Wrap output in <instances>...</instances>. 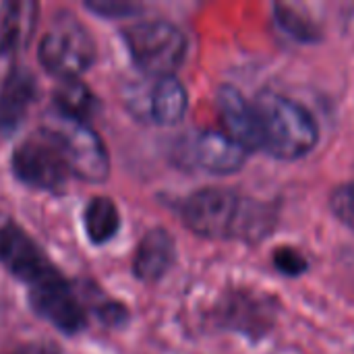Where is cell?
I'll list each match as a JSON object with an SVG mask.
<instances>
[{"label": "cell", "mask_w": 354, "mask_h": 354, "mask_svg": "<svg viewBox=\"0 0 354 354\" xmlns=\"http://www.w3.org/2000/svg\"><path fill=\"white\" fill-rule=\"evenodd\" d=\"M180 218L197 236L255 245L274 232L278 207L226 187H203L183 201Z\"/></svg>", "instance_id": "obj_1"}, {"label": "cell", "mask_w": 354, "mask_h": 354, "mask_svg": "<svg viewBox=\"0 0 354 354\" xmlns=\"http://www.w3.org/2000/svg\"><path fill=\"white\" fill-rule=\"evenodd\" d=\"M251 104L259 151L282 162H297L317 147L319 124L301 102L274 89H261Z\"/></svg>", "instance_id": "obj_2"}, {"label": "cell", "mask_w": 354, "mask_h": 354, "mask_svg": "<svg viewBox=\"0 0 354 354\" xmlns=\"http://www.w3.org/2000/svg\"><path fill=\"white\" fill-rule=\"evenodd\" d=\"M95 56L97 48L89 29L66 10L56 12L37 46L39 64L60 81L79 79L91 68Z\"/></svg>", "instance_id": "obj_3"}, {"label": "cell", "mask_w": 354, "mask_h": 354, "mask_svg": "<svg viewBox=\"0 0 354 354\" xmlns=\"http://www.w3.org/2000/svg\"><path fill=\"white\" fill-rule=\"evenodd\" d=\"M122 39L135 64L160 77H170L187 58V35L183 29L164 19L141 21L122 29Z\"/></svg>", "instance_id": "obj_4"}, {"label": "cell", "mask_w": 354, "mask_h": 354, "mask_svg": "<svg viewBox=\"0 0 354 354\" xmlns=\"http://www.w3.org/2000/svg\"><path fill=\"white\" fill-rule=\"evenodd\" d=\"M10 164L21 183L41 191L60 193L73 176L58 139L46 127L17 145Z\"/></svg>", "instance_id": "obj_5"}, {"label": "cell", "mask_w": 354, "mask_h": 354, "mask_svg": "<svg viewBox=\"0 0 354 354\" xmlns=\"http://www.w3.org/2000/svg\"><path fill=\"white\" fill-rule=\"evenodd\" d=\"M278 297L253 288L226 290L209 311V319L218 330L245 334L253 340L270 334L278 322Z\"/></svg>", "instance_id": "obj_6"}, {"label": "cell", "mask_w": 354, "mask_h": 354, "mask_svg": "<svg viewBox=\"0 0 354 354\" xmlns=\"http://www.w3.org/2000/svg\"><path fill=\"white\" fill-rule=\"evenodd\" d=\"M44 127L58 139L75 178L91 185H100L108 178L110 156L102 137L89 127V122L54 112L50 118H46Z\"/></svg>", "instance_id": "obj_7"}, {"label": "cell", "mask_w": 354, "mask_h": 354, "mask_svg": "<svg viewBox=\"0 0 354 354\" xmlns=\"http://www.w3.org/2000/svg\"><path fill=\"white\" fill-rule=\"evenodd\" d=\"M174 158L187 168H195L216 176H228L245 166L249 151L226 133L191 131L176 141Z\"/></svg>", "instance_id": "obj_8"}, {"label": "cell", "mask_w": 354, "mask_h": 354, "mask_svg": "<svg viewBox=\"0 0 354 354\" xmlns=\"http://www.w3.org/2000/svg\"><path fill=\"white\" fill-rule=\"evenodd\" d=\"M0 263L29 288L62 276L44 249L10 220L0 226Z\"/></svg>", "instance_id": "obj_9"}, {"label": "cell", "mask_w": 354, "mask_h": 354, "mask_svg": "<svg viewBox=\"0 0 354 354\" xmlns=\"http://www.w3.org/2000/svg\"><path fill=\"white\" fill-rule=\"evenodd\" d=\"M29 305L41 319L64 334H79L87 326L83 301L64 276L29 288Z\"/></svg>", "instance_id": "obj_10"}, {"label": "cell", "mask_w": 354, "mask_h": 354, "mask_svg": "<svg viewBox=\"0 0 354 354\" xmlns=\"http://www.w3.org/2000/svg\"><path fill=\"white\" fill-rule=\"evenodd\" d=\"M37 97V81L25 66H10L0 85V135L10 137Z\"/></svg>", "instance_id": "obj_11"}, {"label": "cell", "mask_w": 354, "mask_h": 354, "mask_svg": "<svg viewBox=\"0 0 354 354\" xmlns=\"http://www.w3.org/2000/svg\"><path fill=\"white\" fill-rule=\"evenodd\" d=\"M216 106L226 127V135L232 137L236 143H241L249 153L259 151L257 120L251 100H247L245 93L234 85L224 83L216 91Z\"/></svg>", "instance_id": "obj_12"}, {"label": "cell", "mask_w": 354, "mask_h": 354, "mask_svg": "<svg viewBox=\"0 0 354 354\" xmlns=\"http://www.w3.org/2000/svg\"><path fill=\"white\" fill-rule=\"evenodd\" d=\"M176 261V241L166 228H151L139 241L133 255V274L145 284L162 280Z\"/></svg>", "instance_id": "obj_13"}, {"label": "cell", "mask_w": 354, "mask_h": 354, "mask_svg": "<svg viewBox=\"0 0 354 354\" xmlns=\"http://www.w3.org/2000/svg\"><path fill=\"white\" fill-rule=\"evenodd\" d=\"M37 10L35 2H4L0 6V64L10 60L29 41Z\"/></svg>", "instance_id": "obj_14"}, {"label": "cell", "mask_w": 354, "mask_h": 354, "mask_svg": "<svg viewBox=\"0 0 354 354\" xmlns=\"http://www.w3.org/2000/svg\"><path fill=\"white\" fill-rule=\"evenodd\" d=\"M189 108V93L187 87L174 77H160L151 91L147 93V116L162 124V127H172L178 124Z\"/></svg>", "instance_id": "obj_15"}, {"label": "cell", "mask_w": 354, "mask_h": 354, "mask_svg": "<svg viewBox=\"0 0 354 354\" xmlns=\"http://www.w3.org/2000/svg\"><path fill=\"white\" fill-rule=\"evenodd\" d=\"M54 106L58 114L89 122V118L100 108V100L85 83H81V79H68L60 81L54 89Z\"/></svg>", "instance_id": "obj_16"}, {"label": "cell", "mask_w": 354, "mask_h": 354, "mask_svg": "<svg viewBox=\"0 0 354 354\" xmlns=\"http://www.w3.org/2000/svg\"><path fill=\"white\" fill-rule=\"evenodd\" d=\"M85 234L93 245L110 243L120 230V214L110 197H93L83 212Z\"/></svg>", "instance_id": "obj_17"}, {"label": "cell", "mask_w": 354, "mask_h": 354, "mask_svg": "<svg viewBox=\"0 0 354 354\" xmlns=\"http://www.w3.org/2000/svg\"><path fill=\"white\" fill-rule=\"evenodd\" d=\"M274 12H276V19H278V23H280V27H282L288 35H292L295 39L311 44V41H317V39L322 37L317 25L311 23L309 19H305V15L297 12L295 8L276 4V6H274Z\"/></svg>", "instance_id": "obj_18"}, {"label": "cell", "mask_w": 354, "mask_h": 354, "mask_svg": "<svg viewBox=\"0 0 354 354\" xmlns=\"http://www.w3.org/2000/svg\"><path fill=\"white\" fill-rule=\"evenodd\" d=\"M330 209L340 224L354 232V180L338 185L330 193Z\"/></svg>", "instance_id": "obj_19"}, {"label": "cell", "mask_w": 354, "mask_h": 354, "mask_svg": "<svg viewBox=\"0 0 354 354\" xmlns=\"http://www.w3.org/2000/svg\"><path fill=\"white\" fill-rule=\"evenodd\" d=\"M272 263H274L276 272H280L282 276H288V278H299L309 270L307 257L295 247H278L272 253Z\"/></svg>", "instance_id": "obj_20"}, {"label": "cell", "mask_w": 354, "mask_h": 354, "mask_svg": "<svg viewBox=\"0 0 354 354\" xmlns=\"http://www.w3.org/2000/svg\"><path fill=\"white\" fill-rule=\"evenodd\" d=\"M85 6L91 12L102 15L106 19H122V17H131L141 10V4L127 2V0H89V2H85Z\"/></svg>", "instance_id": "obj_21"}, {"label": "cell", "mask_w": 354, "mask_h": 354, "mask_svg": "<svg viewBox=\"0 0 354 354\" xmlns=\"http://www.w3.org/2000/svg\"><path fill=\"white\" fill-rule=\"evenodd\" d=\"M2 354H60V351L56 344H50V342H25Z\"/></svg>", "instance_id": "obj_22"}]
</instances>
